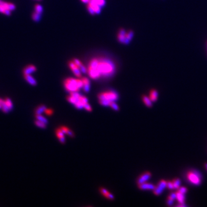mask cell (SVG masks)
Here are the masks:
<instances>
[{"label":"cell","instance_id":"cell-1","mask_svg":"<svg viewBox=\"0 0 207 207\" xmlns=\"http://www.w3.org/2000/svg\"><path fill=\"white\" fill-rule=\"evenodd\" d=\"M115 64L109 59L103 57H95L89 62L87 67V73L93 80L101 77H109L115 73Z\"/></svg>","mask_w":207,"mask_h":207},{"label":"cell","instance_id":"cell-2","mask_svg":"<svg viewBox=\"0 0 207 207\" xmlns=\"http://www.w3.org/2000/svg\"><path fill=\"white\" fill-rule=\"evenodd\" d=\"M99 103L104 106H109L111 102L116 101L118 99V94L114 90L101 92L98 95Z\"/></svg>","mask_w":207,"mask_h":207},{"label":"cell","instance_id":"cell-3","mask_svg":"<svg viewBox=\"0 0 207 207\" xmlns=\"http://www.w3.org/2000/svg\"><path fill=\"white\" fill-rule=\"evenodd\" d=\"M64 86L66 91L69 93L78 92L83 88L82 80L81 78H67L64 81Z\"/></svg>","mask_w":207,"mask_h":207},{"label":"cell","instance_id":"cell-4","mask_svg":"<svg viewBox=\"0 0 207 207\" xmlns=\"http://www.w3.org/2000/svg\"><path fill=\"white\" fill-rule=\"evenodd\" d=\"M187 179L190 183L198 186L201 183L203 177L199 171L193 170H190L188 172L187 174Z\"/></svg>","mask_w":207,"mask_h":207},{"label":"cell","instance_id":"cell-5","mask_svg":"<svg viewBox=\"0 0 207 207\" xmlns=\"http://www.w3.org/2000/svg\"><path fill=\"white\" fill-rule=\"evenodd\" d=\"M16 9L15 5L11 2L0 1V13L7 16L10 15L12 11Z\"/></svg>","mask_w":207,"mask_h":207},{"label":"cell","instance_id":"cell-6","mask_svg":"<svg viewBox=\"0 0 207 207\" xmlns=\"http://www.w3.org/2000/svg\"><path fill=\"white\" fill-rule=\"evenodd\" d=\"M87 9L90 15H94L95 14H99L101 12V7L98 5L94 2L90 0L89 3L87 4Z\"/></svg>","mask_w":207,"mask_h":207},{"label":"cell","instance_id":"cell-7","mask_svg":"<svg viewBox=\"0 0 207 207\" xmlns=\"http://www.w3.org/2000/svg\"><path fill=\"white\" fill-rule=\"evenodd\" d=\"M166 187H167V181L164 180H160L159 182H158V185L155 186V189L153 190V192H154V193L155 195L158 196V195L162 194V193L164 192V190Z\"/></svg>","mask_w":207,"mask_h":207},{"label":"cell","instance_id":"cell-8","mask_svg":"<svg viewBox=\"0 0 207 207\" xmlns=\"http://www.w3.org/2000/svg\"><path fill=\"white\" fill-rule=\"evenodd\" d=\"M69 67H70V69H71V70L73 71V73L74 74L76 77H77L78 78H81V71L80 70L79 67L74 62L73 60H70V61L69 62Z\"/></svg>","mask_w":207,"mask_h":207},{"label":"cell","instance_id":"cell-9","mask_svg":"<svg viewBox=\"0 0 207 207\" xmlns=\"http://www.w3.org/2000/svg\"><path fill=\"white\" fill-rule=\"evenodd\" d=\"M151 177V174L150 172H145L143 174H141V176L139 177V178L137 180V183L138 185L141 184V183L146 182L148 180H149V179Z\"/></svg>","mask_w":207,"mask_h":207},{"label":"cell","instance_id":"cell-10","mask_svg":"<svg viewBox=\"0 0 207 207\" xmlns=\"http://www.w3.org/2000/svg\"><path fill=\"white\" fill-rule=\"evenodd\" d=\"M36 67L33 64H28L27 66L24 67L23 70V74L24 75H28V74H31V73H34L36 71Z\"/></svg>","mask_w":207,"mask_h":207},{"label":"cell","instance_id":"cell-11","mask_svg":"<svg viewBox=\"0 0 207 207\" xmlns=\"http://www.w3.org/2000/svg\"><path fill=\"white\" fill-rule=\"evenodd\" d=\"M126 31L123 28H120L118 31L117 34V40L121 43L124 44L125 39V35H126Z\"/></svg>","mask_w":207,"mask_h":207},{"label":"cell","instance_id":"cell-12","mask_svg":"<svg viewBox=\"0 0 207 207\" xmlns=\"http://www.w3.org/2000/svg\"><path fill=\"white\" fill-rule=\"evenodd\" d=\"M83 82V90L86 93H88L90 88V82L89 79L86 77L81 78Z\"/></svg>","mask_w":207,"mask_h":207},{"label":"cell","instance_id":"cell-13","mask_svg":"<svg viewBox=\"0 0 207 207\" xmlns=\"http://www.w3.org/2000/svg\"><path fill=\"white\" fill-rule=\"evenodd\" d=\"M139 188L141 190H153L155 188V186L152 183L145 182L138 185Z\"/></svg>","mask_w":207,"mask_h":207},{"label":"cell","instance_id":"cell-14","mask_svg":"<svg viewBox=\"0 0 207 207\" xmlns=\"http://www.w3.org/2000/svg\"><path fill=\"white\" fill-rule=\"evenodd\" d=\"M56 134H57V136L59 139V141L62 143H65V138L64 135V132L62 131V130L60 128H58L56 130Z\"/></svg>","mask_w":207,"mask_h":207},{"label":"cell","instance_id":"cell-15","mask_svg":"<svg viewBox=\"0 0 207 207\" xmlns=\"http://www.w3.org/2000/svg\"><path fill=\"white\" fill-rule=\"evenodd\" d=\"M100 192L101 193V194L104 196L105 197H106L107 199H108L109 200H113L114 199V196L110 192H109L108 190L105 189L104 188H101L100 189Z\"/></svg>","mask_w":207,"mask_h":207},{"label":"cell","instance_id":"cell-16","mask_svg":"<svg viewBox=\"0 0 207 207\" xmlns=\"http://www.w3.org/2000/svg\"><path fill=\"white\" fill-rule=\"evenodd\" d=\"M24 78L28 82L30 85L32 86H36L37 85L36 81L35 80L33 77L31 75V74H28V75H24Z\"/></svg>","mask_w":207,"mask_h":207},{"label":"cell","instance_id":"cell-17","mask_svg":"<svg viewBox=\"0 0 207 207\" xmlns=\"http://www.w3.org/2000/svg\"><path fill=\"white\" fill-rule=\"evenodd\" d=\"M158 97V93L157 90L152 89L150 91L149 97L152 102H155L157 100Z\"/></svg>","mask_w":207,"mask_h":207},{"label":"cell","instance_id":"cell-18","mask_svg":"<svg viewBox=\"0 0 207 207\" xmlns=\"http://www.w3.org/2000/svg\"><path fill=\"white\" fill-rule=\"evenodd\" d=\"M134 36V32L130 30L128 32H127L125 35V42L124 44L125 45H128L130 41L131 40V39H132Z\"/></svg>","mask_w":207,"mask_h":207},{"label":"cell","instance_id":"cell-19","mask_svg":"<svg viewBox=\"0 0 207 207\" xmlns=\"http://www.w3.org/2000/svg\"><path fill=\"white\" fill-rule=\"evenodd\" d=\"M185 194L182 193L180 192H176V199L177 200L179 203H184L185 202Z\"/></svg>","mask_w":207,"mask_h":207},{"label":"cell","instance_id":"cell-20","mask_svg":"<svg viewBox=\"0 0 207 207\" xmlns=\"http://www.w3.org/2000/svg\"><path fill=\"white\" fill-rule=\"evenodd\" d=\"M142 100H143V103H145V104L147 107H148V108H151V107H152V101L151 100L150 97H148L147 96L144 95V96H142Z\"/></svg>","mask_w":207,"mask_h":207},{"label":"cell","instance_id":"cell-21","mask_svg":"<svg viewBox=\"0 0 207 207\" xmlns=\"http://www.w3.org/2000/svg\"><path fill=\"white\" fill-rule=\"evenodd\" d=\"M60 129L62 130V131L64 132V134H67V135L71 137V138H73V137H74V134L73 132V131H72L71 129H70L69 128L64 127V126H62L60 127Z\"/></svg>","mask_w":207,"mask_h":207},{"label":"cell","instance_id":"cell-22","mask_svg":"<svg viewBox=\"0 0 207 207\" xmlns=\"http://www.w3.org/2000/svg\"><path fill=\"white\" fill-rule=\"evenodd\" d=\"M46 109H47V108H46L45 105H41L36 109L35 115H41L43 112H45Z\"/></svg>","mask_w":207,"mask_h":207},{"label":"cell","instance_id":"cell-23","mask_svg":"<svg viewBox=\"0 0 207 207\" xmlns=\"http://www.w3.org/2000/svg\"><path fill=\"white\" fill-rule=\"evenodd\" d=\"M41 14L39 13L38 12H36L35 11L34 12H33L32 15V20L35 21L36 22H38L39 20H40L41 18Z\"/></svg>","mask_w":207,"mask_h":207},{"label":"cell","instance_id":"cell-24","mask_svg":"<svg viewBox=\"0 0 207 207\" xmlns=\"http://www.w3.org/2000/svg\"><path fill=\"white\" fill-rule=\"evenodd\" d=\"M172 182H173V183L174 189H178V188L180 187L181 180H180L179 178L174 179V180H173V181H172Z\"/></svg>","mask_w":207,"mask_h":207},{"label":"cell","instance_id":"cell-25","mask_svg":"<svg viewBox=\"0 0 207 207\" xmlns=\"http://www.w3.org/2000/svg\"><path fill=\"white\" fill-rule=\"evenodd\" d=\"M35 117H36L37 120L40 121V122H43L44 123H45V124H47L48 123V121H47V118H45V117H44V116H43L41 115H36Z\"/></svg>","mask_w":207,"mask_h":207},{"label":"cell","instance_id":"cell-26","mask_svg":"<svg viewBox=\"0 0 207 207\" xmlns=\"http://www.w3.org/2000/svg\"><path fill=\"white\" fill-rule=\"evenodd\" d=\"M34 8H35V11L36 12H38L40 14H42L43 7H42V6H41L40 5L36 4L35 5Z\"/></svg>","mask_w":207,"mask_h":207},{"label":"cell","instance_id":"cell-27","mask_svg":"<svg viewBox=\"0 0 207 207\" xmlns=\"http://www.w3.org/2000/svg\"><path fill=\"white\" fill-rule=\"evenodd\" d=\"M35 125H37V126L41 128H46V124L40 122V121H39L38 120H37L35 122Z\"/></svg>","mask_w":207,"mask_h":207},{"label":"cell","instance_id":"cell-28","mask_svg":"<svg viewBox=\"0 0 207 207\" xmlns=\"http://www.w3.org/2000/svg\"><path fill=\"white\" fill-rule=\"evenodd\" d=\"M90 1L94 2L95 3L97 4L98 5H99L100 7H103L105 5V0H90Z\"/></svg>","mask_w":207,"mask_h":207},{"label":"cell","instance_id":"cell-29","mask_svg":"<svg viewBox=\"0 0 207 207\" xmlns=\"http://www.w3.org/2000/svg\"><path fill=\"white\" fill-rule=\"evenodd\" d=\"M109 106L111 107L113 110H115L116 111H118L119 110V107H118V105L115 103V101L111 102L110 103V105H109Z\"/></svg>","mask_w":207,"mask_h":207},{"label":"cell","instance_id":"cell-30","mask_svg":"<svg viewBox=\"0 0 207 207\" xmlns=\"http://www.w3.org/2000/svg\"><path fill=\"white\" fill-rule=\"evenodd\" d=\"M5 102H6V104L7 105V106H8V108L9 109V111L12 110V108H13V105H12V103L10 100L9 99V98H6L5 100Z\"/></svg>","mask_w":207,"mask_h":207},{"label":"cell","instance_id":"cell-31","mask_svg":"<svg viewBox=\"0 0 207 207\" xmlns=\"http://www.w3.org/2000/svg\"><path fill=\"white\" fill-rule=\"evenodd\" d=\"M167 188L170 190H172L174 189L173 183L172 181H167Z\"/></svg>","mask_w":207,"mask_h":207},{"label":"cell","instance_id":"cell-32","mask_svg":"<svg viewBox=\"0 0 207 207\" xmlns=\"http://www.w3.org/2000/svg\"><path fill=\"white\" fill-rule=\"evenodd\" d=\"M178 191H179V192L182 193H183V194H185L186 193H187V192H188L187 188H185V187H180V188H178Z\"/></svg>","mask_w":207,"mask_h":207},{"label":"cell","instance_id":"cell-33","mask_svg":"<svg viewBox=\"0 0 207 207\" xmlns=\"http://www.w3.org/2000/svg\"><path fill=\"white\" fill-rule=\"evenodd\" d=\"M5 103H6V102H5ZM2 111H3V112L5 113H8L9 112V109L8 108V106H7V105H6V103L4 105L2 106Z\"/></svg>","mask_w":207,"mask_h":207},{"label":"cell","instance_id":"cell-34","mask_svg":"<svg viewBox=\"0 0 207 207\" xmlns=\"http://www.w3.org/2000/svg\"><path fill=\"white\" fill-rule=\"evenodd\" d=\"M174 203V200L171 199L170 198V197H167V205L169 206H171L173 205V204Z\"/></svg>","mask_w":207,"mask_h":207},{"label":"cell","instance_id":"cell-35","mask_svg":"<svg viewBox=\"0 0 207 207\" xmlns=\"http://www.w3.org/2000/svg\"><path fill=\"white\" fill-rule=\"evenodd\" d=\"M84 108L86 109V110L88 111H89V112H91L92 111L91 106H90V105L88 103H86V104H85Z\"/></svg>","mask_w":207,"mask_h":207},{"label":"cell","instance_id":"cell-36","mask_svg":"<svg viewBox=\"0 0 207 207\" xmlns=\"http://www.w3.org/2000/svg\"><path fill=\"white\" fill-rule=\"evenodd\" d=\"M45 112H46V113L48 115H51L53 113V111L52 110V109H46V110L45 111Z\"/></svg>","mask_w":207,"mask_h":207},{"label":"cell","instance_id":"cell-37","mask_svg":"<svg viewBox=\"0 0 207 207\" xmlns=\"http://www.w3.org/2000/svg\"><path fill=\"white\" fill-rule=\"evenodd\" d=\"M168 197L174 200L176 199V193H171L170 194Z\"/></svg>","mask_w":207,"mask_h":207},{"label":"cell","instance_id":"cell-38","mask_svg":"<svg viewBox=\"0 0 207 207\" xmlns=\"http://www.w3.org/2000/svg\"><path fill=\"white\" fill-rule=\"evenodd\" d=\"M176 206H179V207H180V206L184 207V206H187V205H186V204H185V203H180L179 204H178V205H177Z\"/></svg>","mask_w":207,"mask_h":207},{"label":"cell","instance_id":"cell-39","mask_svg":"<svg viewBox=\"0 0 207 207\" xmlns=\"http://www.w3.org/2000/svg\"><path fill=\"white\" fill-rule=\"evenodd\" d=\"M81 1H82L83 3H85V4H88L89 3V1L90 0H81Z\"/></svg>","mask_w":207,"mask_h":207},{"label":"cell","instance_id":"cell-40","mask_svg":"<svg viewBox=\"0 0 207 207\" xmlns=\"http://www.w3.org/2000/svg\"><path fill=\"white\" fill-rule=\"evenodd\" d=\"M205 169H206V170H207V164H205Z\"/></svg>","mask_w":207,"mask_h":207},{"label":"cell","instance_id":"cell-41","mask_svg":"<svg viewBox=\"0 0 207 207\" xmlns=\"http://www.w3.org/2000/svg\"><path fill=\"white\" fill-rule=\"evenodd\" d=\"M0 108H2V106L0 105Z\"/></svg>","mask_w":207,"mask_h":207},{"label":"cell","instance_id":"cell-42","mask_svg":"<svg viewBox=\"0 0 207 207\" xmlns=\"http://www.w3.org/2000/svg\"><path fill=\"white\" fill-rule=\"evenodd\" d=\"M38 1H40V0H38Z\"/></svg>","mask_w":207,"mask_h":207},{"label":"cell","instance_id":"cell-43","mask_svg":"<svg viewBox=\"0 0 207 207\" xmlns=\"http://www.w3.org/2000/svg\"><path fill=\"white\" fill-rule=\"evenodd\" d=\"M0 1H1V0H0Z\"/></svg>","mask_w":207,"mask_h":207}]
</instances>
